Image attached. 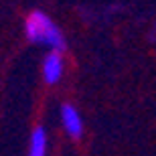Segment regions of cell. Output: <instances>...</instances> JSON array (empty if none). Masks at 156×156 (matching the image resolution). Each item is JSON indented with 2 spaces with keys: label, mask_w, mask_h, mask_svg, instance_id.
Listing matches in <instances>:
<instances>
[{
  "label": "cell",
  "mask_w": 156,
  "mask_h": 156,
  "mask_svg": "<svg viewBox=\"0 0 156 156\" xmlns=\"http://www.w3.org/2000/svg\"><path fill=\"white\" fill-rule=\"evenodd\" d=\"M61 120H63L65 132L69 134L73 140H79L81 134H83V122H81V118H79V112L71 104H65L63 108H61Z\"/></svg>",
  "instance_id": "cell-2"
},
{
  "label": "cell",
  "mask_w": 156,
  "mask_h": 156,
  "mask_svg": "<svg viewBox=\"0 0 156 156\" xmlns=\"http://www.w3.org/2000/svg\"><path fill=\"white\" fill-rule=\"evenodd\" d=\"M47 154V132L45 128H35L30 136V146H29V156H45Z\"/></svg>",
  "instance_id": "cell-4"
},
{
  "label": "cell",
  "mask_w": 156,
  "mask_h": 156,
  "mask_svg": "<svg viewBox=\"0 0 156 156\" xmlns=\"http://www.w3.org/2000/svg\"><path fill=\"white\" fill-rule=\"evenodd\" d=\"M63 69H65L63 57H61V53H57V51H51L45 57V61H43V77H45V81L51 83V85L61 79Z\"/></svg>",
  "instance_id": "cell-3"
},
{
  "label": "cell",
  "mask_w": 156,
  "mask_h": 156,
  "mask_svg": "<svg viewBox=\"0 0 156 156\" xmlns=\"http://www.w3.org/2000/svg\"><path fill=\"white\" fill-rule=\"evenodd\" d=\"M24 35H27V39L30 43L47 45L57 53H63L67 49V41H65L61 29L43 10H33L27 16V20H24Z\"/></svg>",
  "instance_id": "cell-1"
}]
</instances>
